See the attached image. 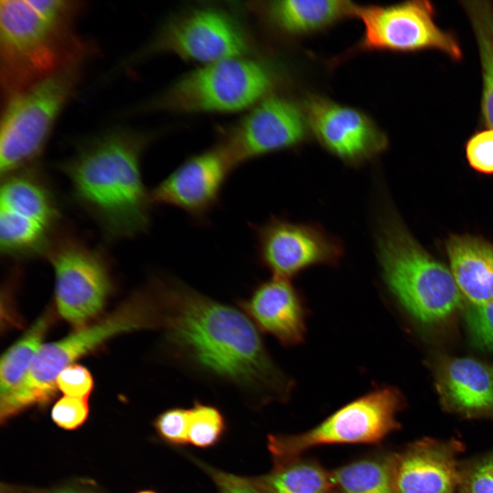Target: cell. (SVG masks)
<instances>
[{"label": "cell", "mask_w": 493, "mask_h": 493, "mask_svg": "<svg viewBox=\"0 0 493 493\" xmlns=\"http://www.w3.org/2000/svg\"><path fill=\"white\" fill-rule=\"evenodd\" d=\"M147 283L153 301L151 329L162 332L173 363L203 380L233 389L253 406L288 399L291 381L240 308L172 276L154 275Z\"/></svg>", "instance_id": "1"}, {"label": "cell", "mask_w": 493, "mask_h": 493, "mask_svg": "<svg viewBox=\"0 0 493 493\" xmlns=\"http://www.w3.org/2000/svg\"><path fill=\"white\" fill-rule=\"evenodd\" d=\"M154 134L112 127L78 140L58 170L77 205L110 241L147 231L153 205L142 179L141 160Z\"/></svg>", "instance_id": "2"}, {"label": "cell", "mask_w": 493, "mask_h": 493, "mask_svg": "<svg viewBox=\"0 0 493 493\" xmlns=\"http://www.w3.org/2000/svg\"><path fill=\"white\" fill-rule=\"evenodd\" d=\"M84 7L77 1H1L0 78L5 100L93 54V45L75 31Z\"/></svg>", "instance_id": "3"}, {"label": "cell", "mask_w": 493, "mask_h": 493, "mask_svg": "<svg viewBox=\"0 0 493 493\" xmlns=\"http://www.w3.org/2000/svg\"><path fill=\"white\" fill-rule=\"evenodd\" d=\"M376 243L383 283L412 318L437 323L462 306L451 270L419 245L389 205L381 213Z\"/></svg>", "instance_id": "4"}, {"label": "cell", "mask_w": 493, "mask_h": 493, "mask_svg": "<svg viewBox=\"0 0 493 493\" xmlns=\"http://www.w3.org/2000/svg\"><path fill=\"white\" fill-rule=\"evenodd\" d=\"M151 318L150 300L141 288L97 323L42 345L23 380L1 396V416L9 420L29 407L47 404L56 393V379L64 368L116 335L149 329Z\"/></svg>", "instance_id": "5"}, {"label": "cell", "mask_w": 493, "mask_h": 493, "mask_svg": "<svg viewBox=\"0 0 493 493\" xmlns=\"http://www.w3.org/2000/svg\"><path fill=\"white\" fill-rule=\"evenodd\" d=\"M274 82L264 63L246 57L229 58L187 73L132 111L238 112L268 97Z\"/></svg>", "instance_id": "6"}, {"label": "cell", "mask_w": 493, "mask_h": 493, "mask_svg": "<svg viewBox=\"0 0 493 493\" xmlns=\"http://www.w3.org/2000/svg\"><path fill=\"white\" fill-rule=\"evenodd\" d=\"M86 62L71 63L5 100L1 176L39 164L55 123L77 90Z\"/></svg>", "instance_id": "7"}, {"label": "cell", "mask_w": 493, "mask_h": 493, "mask_svg": "<svg viewBox=\"0 0 493 493\" xmlns=\"http://www.w3.org/2000/svg\"><path fill=\"white\" fill-rule=\"evenodd\" d=\"M1 177V254L15 260L43 257L64 225L53 186L40 164Z\"/></svg>", "instance_id": "8"}, {"label": "cell", "mask_w": 493, "mask_h": 493, "mask_svg": "<svg viewBox=\"0 0 493 493\" xmlns=\"http://www.w3.org/2000/svg\"><path fill=\"white\" fill-rule=\"evenodd\" d=\"M55 275V297L61 316L78 329L103 309L112 288L110 256L65 225L44 257Z\"/></svg>", "instance_id": "9"}, {"label": "cell", "mask_w": 493, "mask_h": 493, "mask_svg": "<svg viewBox=\"0 0 493 493\" xmlns=\"http://www.w3.org/2000/svg\"><path fill=\"white\" fill-rule=\"evenodd\" d=\"M405 405L399 390L382 386L349 402L312 429L296 434H269L271 456L301 455L313 447L336 444H377L400 427Z\"/></svg>", "instance_id": "10"}, {"label": "cell", "mask_w": 493, "mask_h": 493, "mask_svg": "<svg viewBox=\"0 0 493 493\" xmlns=\"http://www.w3.org/2000/svg\"><path fill=\"white\" fill-rule=\"evenodd\" d=\"M249 49L246 34L233 17L214 8H195L166 22L147 43L123 58L113 73L162 53L207 64L246 57Z\"/></svg>", "instance_id": "11"}, {"label": "cell", "mask_w": 493, "mask_h": 493, "mask_svg": "<svg viewBox=\"0 0 493 493\" xmlns=\"http://www.w3.org/2000/svg\"><path fill=\"white\" fill-rule=\"evenodd\" d=\"M354 16L364 25L357 49L416 51L435 49L454 60L462 53L454 36L434 21V8L428 1H406L390 5H355Z\"/></svg>", "instance_id": "12"}, {"label": "cell", "mask_w": 493, "mask_h": 493, "mask_svg": "<svg viewBox=\"0 0 493 493\" xmlns=\"http://www.w3.org/2000/svg\"><path fill=\"white\" fill-rule=\"evenodd\" d=\"M307 129L305 112L296 104L268 96L224 132L217 145L235 169L261 156L299 145Z\"/></svg>", "instance_id": "13"}, {"label": "cell", "mask_w": 493, "mask_h": 493, "mask_svg": "<svg viewBox=\"0 0 493 493\" xmlns=\"http://www.w3.org/2000/svg\"><path fill=\"white\" fill-rule=\"evenodd\" d=\"M257 262L273 277L289 279L315 265H336L344 254L341 242L317 225L272 216L251 224Z\"/></svg>", "instance_id": "14"}, {"label": "cell", "mask_w": 493, "mask_h": 493, "mask_svg": "<svg viewBox=\"0 0 493 493\" xmlns=\"http://www.w3.org/2000/svg\"><path fill=\"white\" fill-rule=\"evenodd\" d=\"M304 112L318 142L347 164L360 165L388 147L384 133L359 110L311 96L305 102Z\"/></svg>", "instance_id": "15"}, {"label": "cell", "mask_w": 493, "mask_h": 493, "mask_svg": "<svg viewBox=\"0 0 493 493\" xmlns=\"http://www.w3.org/2000/svg\"><path fill=\"white\" fill-rule=\"evenodd\" d=\"M234 170L217 144L188 157L151 191L153 204L168 205L203 224L220 202V194Z\"/></svg>", "instance_id": "16"}, {"label": "cell", "mask_w": 493, "mask_h": 493, "mask_svg": "<svg viewBox=\"0 0 493 493\" xmlns=\"http://www.w3.org/2000/svg\"><path fill=\"white\" fill-rule=\"evenodd\" d=\"M456 440L425 438L393 454V493H461Z\"/></svg>", "instance_id": "17"}, {"label": "cell", "mask_w": 493, "mask_h": 493, "mask_svg": "<svg viewBox=\"0 0 493 493\" xmlns=\"http://www.w3.org/2000/svg\"><path fill=\"white\" fill-rule=\"evenodd\" d=\"M262 333L282 345L300 344L306 333V312L299 291L289 279L273 277L260 281L250 295L236 301Z\"/></svg>", "instance_id": "18"}, {"label": "cell", "mask_w": 493, "mask_h": 493, "mask_svg": "<svg viewBox=\"0 0 493 493\" xmlns=\"http://www.w3.org/2000/svg\"><path fill=\"white\" fill-rule=\"evenodd\" d=\"M435 377L446 410L465 418L493 420V364L444 356L436 362Z\"/></svg>", "instance_id": "19"}, {"label": "cell", "mask_w": 493, "mask_h": 493, "mask_svg": "<svg viewBox=\"0 0 493 493\" xmlns=\"http://www.w3.org/2000/svg\"><path fill=\"white\" fill-rule=\"evenodd\" d=\"M446 251L457 286L471 303L493 302V246L478 238L453 236Z\"/></svg>", "instance_id": "20"}, {"label": "cell", "mask_w": 493, "mask_h": 493, "mask_svg": "<svg viewBox=\"0 0 493 493\" xmlns=\"http://www.w3.org/2000/svg\"><path fill=\"white\" fill-rule=\"evenodd\" d=\"M355 5L349 1H274L266 8L270 21L283 31L302 35L327 27L349 16Z\"/></svg>", "instance_id": "21"}, {"label": "cell", "mask_w": 493, "mask_h": 493, "mask_svg": "<svg viewBox=\"0 0 493 493\" xmlns=\"http://www.w3.org/2000/svg\"><path fill=\"white\" fill-rule=\"evenodd\" d=\"M302 455L271 456V469L255 481L265 493H331L330 471Z\"/></svg>", "instance_id": "22"}, {"label": "cell", "mask_w": 493, "mask_h": 493, "mask_svg": "<svg viewBox=\"0 0 493 493\" xmlns=\"http://www.w3.org/2000/svg\"><path fill=\"white\" fill-rule=\"evenodd\" d=\"M393 454L379 448L330 471L331 493H393Z\"/></svg>", "instance_id": "23"}, {"label": "cell", "mask_w": 493, "mask_h": 493, "mask_svg": "<svg viewBox=\"0 0 493 493\" xmlns=\"http://www.w3.org/2000/svg\"><path fill=\"white\" fill-rule=\"evenodd\" d=\"M477 42L481 73L483 119L493 129V5L487 1L462 2Z\"/></svg>", "instance_id": "24"}, {"label": "cell", "mask_w": 493, "mask_h": 493, "mask_svg": "<svg viewBox=\"0 0 493 493\" xmlns=\"http://www.w3.org/2000/svg\"><path fill=\"white\" fill-rule=\"evenodd\" d=\"M49 312L43 314L24 335L2 355L0 365V394L15 388L27 374L51 323Z\"/></svg>", "instance_id": "25"}, {"label": "cell", "mask_w": 493, "mask_h": 493, "mask_svg": "<svg viewBox=\"0 0 493 493\" xmlns=\"http://www.w3.org/2000/svg\"><path fill=\"white\" fill-rule=\"evenodd\" d=\"M227 431V422L216 406L196 400L188 409V442L201 448L217 445Z\"/></svg>", "instance_id": "26"}, {"label": "cell", "mask_w": 493, "mask_h": 493, "mask_svg": "<svg viewBox=\"0 0 493 493\" xmlns=\"http://www.w3.org/2000/svg\"><path fill=\"white\" fill-rule=\"evenodd\" d=\"M188 409L173 407L160 413L153 421L158 437L175 447L189 444L188 436Z\"/></svg>", "instance_id": "27"}, {"label": "cell", "mask_w": 493, "mask_h": 493, "mask_svg": "<svg viewBox=\"0 0 493 493\" xmlns=\"http://www.w3.org/2000/svg\"><path fill=\"white\" fill-rule=\"evenodd\" d=\"M465 319L472 342L479 348L493 351V302L470 304Z\"/></svg>", "instance_id": "28"}, {"label": "cell", "mask_w": 493, "mask_h": 493, "mask_svg": "<svg viewBox=\"0 0 493 493\" xmlns=\"http://www.w3.org/2000/svg\"><path fill=\"white\" fill-rule=\"evenodd\" d=\"M461 493H493V451L461 468Z\"/></svg>", "instance_id": "29"}, {"label": "cell", "mask_w": 493, "mask_h": 493, "mask_svg": "<svg viewBox=\"0 0 493 493\" xmlns=\"http://www.w3.org/2000/svg\"><path fill=\"white\" fill-rule=\"evenodd\" d=\"M212 479L218 493H265L255 481L254 477H248L227 472L188 455Z\"/></svg>", "instance_id": "30"}, {"label": "cell", "mask_w": 493, "mask_h": 493, "mask_svg": "<svg viewBox=\"0 0 493 493\" xmlns=\"http://www.w3.org/2000/svg\"><path fill=\"white\" fill-rule=\"evenodd\" d=\"M88 399L64 396L51 409V418L60 428L68 431L78 429L86 421L89 414Z\"/></svg>", "instance_id": "31"}, {"label": "cell", "mask_w": 493, "mask_h": 493, "mask_svg": "<svg viewBox=\"0 0 493 493\" xmlns=\"http://www.w3.org/2000/svg\"><path fill=\"white\" fill-rule=\"evenodd\" d=\"M470 166L482 173L493 174V129H488L472 136L466 147Z\"/></svg>", "instance_id": "32"}, {"label": "cell", "mask_w": 493, "mask_h": 493, "mask_svg": "<svg viewBox=\"0 0 493 493\" xmlns=\"http://www.w3.org/2000/svg\"><path fill=\"white\" fill-rule=\"evenodd\" d=\"M56 384L65 396L82 399H88L94 385L89 370L77 364L64 368L58 375Z\"/></svg>", "instance_id": "33"}, {"label": "cell", "mask_w": 493, "mask_h": 493, "mask_svg": "<svg viewBox=\"0 0 493 493\" xmlns=\"http://www.w3.org/2000/svg\"><path fill=\"white\" fill-rule=\"evenodd\" d=\"M4 493H95L88 489H84L77 487H67L50 490H30L23 491L11 489L10 487H5Z\"/></svg>", "instance_id": "34"}, {"label": "cell", "mask_w": 493, "mask_h": 493, "mask_svg": "<svg viewBox=\"0 0 493 493\" xmlns=\"http://www.w3.org/2000/svg\"><path fill=\"white\" fill-rule=\"evenodd\" d=\"M136 493H157V492L153 490H142Z\"/></svg>", "instance_id": "35"}]
</instances>
